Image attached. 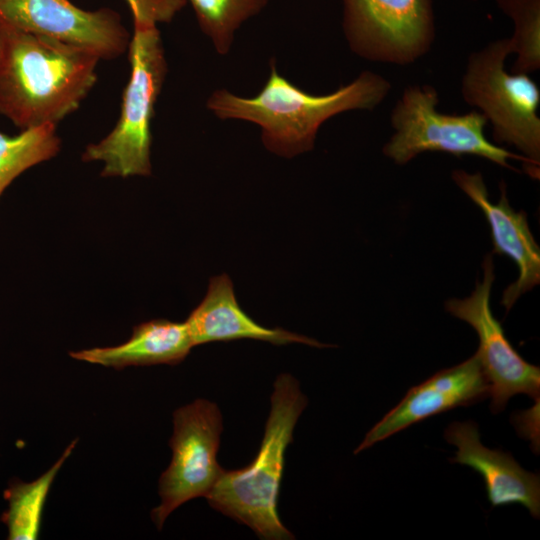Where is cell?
Listing matches in <instances>:
<instances>
[{
  "mask_svg": "<svg viewBox=\"0 0 540 540\" xmlns=\"http://www.w3.org/2000/svg\"><path fill=\"white\" fill-rule=\"evenodd\" d=\"M133 24L168 23L186 6L187 0H126Z\"/></svg>",
  "mask_w": 540,
  "mask_h": 540,
  "instance_id": "20",
  "label": "cell"
},
{
  "mask_svg": "<svg viewBox=\"0 0 540 540\" xmlns=\"http://www.w3.org/2000/svg\"><path fill=\"white\" fill-rule=\"evenodd\" d=\"M0 28L80 46L100 60L123 55L131 39L117 11L107 7L85 10L70 0H0Z\"/></svg>",
  "mask_w": 540,
  "mask_h": 540,
  "instance_id": "10",
  "label": "cell"
},
{
  "mask_svg": "<svg viewBox=\"0 0 540 540\" xmlns=\"http://www.w3.org/2000/svg\"><path fill=\"white\" fill-rule=\"evenodd\" d=\"M306 405L298 381L288 373L277 376L256 457L241 469L224 470L206 496L212 508L247 525L261 539H294L282 524L277 505L285 453Z\"/></svg>",
  "mask_w": 540,
  "mask_h": 540,
  "instance_id": "3",
  "label": "cell"
},
{
  "mask_svg": "<svg viewBox=\"0 0 540 540\" xmlns=\"http://www.w3.org/2000/svg\"><path fill=\"white\" fill-rule=\"evenodd\" d=\"M77 439L73 440L64 450L61 457L43 475L32 482L14 480L4 491V498L9 507L1 520L8 528L9 540H35L38 538L42 513L50 487L70 456Z\"/></svg>",
  "mask_w": 540,
  "mask_h": 540,
  "instance_id": "16",
  "label": "cell"
},
{
  "mask_svg": "<svg viewBox=\"0 0 540 540\" xmlns=\"http://www.w3.org/2000/svg\"><path fill=\"white\" fill-rule=\"evenodd\" d=\"M99 61L80 46L0 28V115L20 131L57 125L94 87Z\"/></svg>",
  "mask_w": 540,
  "mask_h": 540,
  "instance_id": "1",
  "label": "cell"
},
{
  "mask_svg": "<svg viewBox=\"0 0 540 540\" xmlns=\"http://www.w3.org/2000/svg\"><path fill=\"white\" fill-rule=\"evenodd\" d=\"M511 53L509 38L473 52L461 92L464 100L479 108L490 122L493 139L514 146L539 171L540 90L528 74L506 71L505 59Z\"/></svg>",
  "mask_w": 540,
  "mask_h": 540,
  "instance_id": "6",
  "label": "cell"
},
{
  "mask_svg": "<svg viewBox=\"0 0 540 540\" xmlns=\"http://www.w3.org/2000/svg\"><path fill=\"white\" fill-rule=\"evenodd\" d=\"M351 50L376 62L409 64L434 39L431 0H341Z\"/></svg>",
  "mask_w": 540,
  "mask_h": 540,
  "instance_id": "8",
  "label": "cell"
},
{
  "mask_svg": "<svg viewBox=\"0 0 540 540\" xmlns=\"http://www.w3.org/2000/svg\"><path fill=\"white\" fill-rule=\"evenodd\" d=\"M222 430L221 412L209 400L197 399L175 410L169 441L172 459L159 479L161 503L151 512L159 530L176 508L206 498L224 472L217 461Z\"/></svg>",
  "mask_w": 540,
  "mask_h": 540,
  "instance_id": "7",
  "label": "cell"
},
{
  "mask_svg": "<svg viewBox=\"0 0 540 540\" xmlns=\"http://www.w3.org/2000/svg\"><path fill=\"white\" fill-rule=\"evenodd\" d=\"M498 7L514 22L509 38L511 52L517 54L512 73L528 74L540 68V0H496Z\"/></svg>",
  "mask_w": 540,
  "mask_h": 540,
  "instance_id": "19",
  "label": "cell"
},
{
  "mask_svg": "<svg viewBox=\"0 0 540 540\" xmlns=\"http://www.w3.org/2000/svg\"><path fill=\"white\" fill-rule=\"evenodd\" d=\"M184 322L193 346L237 339L261 340L274 345L329 346L280 327L267 328L258 324L240 307L227 274L210 279L206 295Z\"/></svg>",
  "mask_w": 540,
  "mask_h": 540,
  "instance_id": "14",
  "label": "cell"
},
{
  "mask_svg": "<svg viewBox=\"0 0 540 540\" xmlns=\"http://www.w3.org/2000/svg\"><path fill=\"white\" fill-rule=\"evenodd\" d=\"M438 93L430 85L407 87L391 113L395 133L383 147L385 156L398 165L422 152L440 151L456 156L476 155L502 167L509 159L524 162L526 172L539 178V171L523 157L491 143L484 135L486 117L478 111L444 114L437 111Z\"/></svg>",
  "mask_w": 540,
  "mask_h": 540,
  "instance_id": "5",
  "label": "cell"
},
{
  "mask_svg": "<svg viewBox=\"0 0 540 540\" xmlns=\"http://www.w3.org/2000/svg\"><path fill=\"white\" fill-rule=\"evenodd\" d=\"M390 88L381 75L364 71L330 94L313 95L283 77L271 61L269 77L256 96L245 98L218 89L206 106L219 119L257 124L264 146L278 156L291 158L313 148L325 121L345 111L372 110Z\"/></svg>",
  "mask_w": 540,
  "mask_h": 540,
  "instance_id": "2",
  "label": "cell"
},
{
  "mask_svg": "<svg viewBox=\"0 0 540 540\" xmlns=\"http://www.w3.org/2000/svg\"><path fill=\"white\" fill-rule=\"evenodd\" d=\"M193 7L197 22L209 37L216 52L227 54L235 32L251 17L259 14L268 0H187Z\"/></svg>",
  "mask_w": 540,
  "mask_h": 540,
  "instance_id": "18",
  "label": "cell"
},
{
  "mask_svg": "<svg viewBox=\"0 0 540 540\" xmlns=\"http://www.w3.org/2000/svg\"><path fill=\"white\" fill-rule=\"evenodd\" d=\"M127 52L131 69L119 119L104 138L82 153L84 162H103L102 177L149 176L152 171L151 123L167 74L157 25L134 24Z\"/></svg>",
  "mask_w": 540,
  "mask_h": 540,
  "instance_id": "4",
  "label": "cell"
},
{
  "mask_svg": "<svg viewBox=\"0 0 540 540\" xmlns=\"http://www.w3.org/2000/svg\"><path fill=\"white\" fill-rule=\"evenodd\" d=\"M452 178L484 213L491 228L494 252L510 257L518 267L517 280L504 290L501 300L508 312L522 294L540 282V248L529 228L527 215L510 206L503 183L499 201L492 203L481 173L455 170Z\"/></svg>",
  "mask_w": 540,
  "mask_h": 540,
  "instance_id": "12",
  "label": "cell"
},
{
  "mask_svg": "<svg viewBox=\"0 0 540 540\" xmlns=\"http://www.w3.org/2000/svg\"><path fill=\"white\" fill-rule=\"evenodd\" d=\"M61 149L57 125L21 130L15 136L0 131V197L23 172L54 158Z\"/></svg>",
  "mask_w": 540,
  "mask_h": 540,
  "instance_id": "17",
  "label": "cell"
},
{
  "mask_svg": "<svg viewBox=\"0 0 540 540\" xmlns=\"http://www.w3.org/2000/svg\"><path fill=\"white\" fill-rule=\"evenodd\" d=\"M482 267L483 279L477 281L471 295L446 301L445 309L476 331L479 338L476 354L490 384V408L493 413H499L516 394H526L538 401L540 369L518 354L492 313L490 297L495 274L491 254L485 257Z\"/></svg>",
  "mask_w": 540,
  "mask_h": 540,
  "instance_id": "9",
  "label": "cell"
},
{
  "mask_svg": "<svg viewBox=\"0 0 540 540\" xmlns=\"http://www.w3.org/2000/svg\"><path fill=\"white\" fill-rule=\"evenodd\" d=\"M444 437L457 447L450 462L469 466L481 475L493 507L519 503L539 518V474L524 470L511 454L482 445L475 422H454L447 427Z\"/></svg>",
  "mask_w": 540,
  "mask_h": 540,
  "instance_id": "13",
  "label": "cell"
},
{
  "mask_svg": "<svg viewBox=\"0 0 540 540\" xmlns=\"http://www.w3.org/2000/svg\"><path fill=\"white\" fill-rule=\"evenodd\" d=\"M490 396V384L477 354L466 361L438 371L412 387L366 434L355 454L397 432L436 414L469 406Z\"/></svg>",
  "mask_w": 540,
  "mask_h": 540,
  "instance_id": "11",
  "label": "cell"
},
{
  "mask_svg": "<svg viewBox=\"0 0 540 540\" xmlns=\"http://www.w3.org/2000/svg\"><path fill=\"white\" fill-rule=\"evenodd\" d=\"M193 347L185 322L153 319L135 326L131 337L122 344L72 351L69 355L76 360L123 369L175 365L182 362Z\"/></svg>",
  "mask_w": 540,
  "mask_h": 540,
  "instance_id": "15",
  "label": "cell"
}]
</instances>
